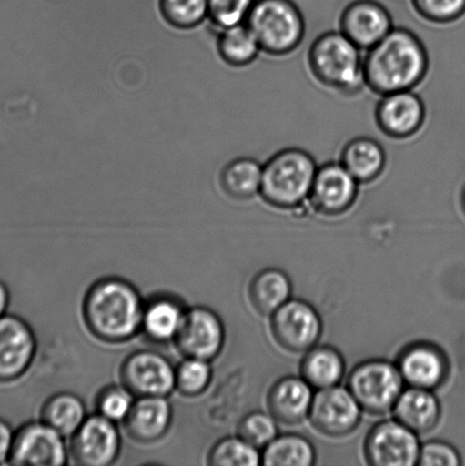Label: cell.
Listing matches in <instances>:
<instances>
[{
  "instance_id": "37",
  "label": "cell",
  "mask_w": 465,
  "mask_h": 466,
  "mask_svg": "<svg viewBox=\"0 0 465 466\" xmlns=\"http://www.w3.org/2000/svg\"><path fill=\"white\" fill-rule=\"evenodd\" d=\"M418 464L421 466H459L461 465V459L454 447L443 441H431L421 447Z\"/></svg>"
},
{
  "instance_id": "7",
  "label": "cell",
  "mask_w": 465,
  "mask_h": 466,
  "mask_svg": "<svg viewBox=\"0 0 465 466\" xmlns=\"http://www.w3.org/2000/svg\"><path fill=\"white\" fill-rule=\"evenodd\" d=\"M120 378L136 399L167 397L176 390V368L157 351L138 350L127 356Z\"/></svg>"
},
{
  "instance_id": "13",
  "label": "cell",
  "mask_w": 465,
  "mask_h": 466,
  "mask_svg": "<svg viewBox=\"0 0 465 466\" xmlns=\"http://www.w3.org/2000/svg\"><path fill=\"white\" fill-rule=\"evenodd\" d=\"M272 315V333L282 349L303 353L316 346L322 324L311 305L302 300H288Z\"/></svg>"
},
{
  "instance_id": "33",
  "label": "cell",
  "mask_w": 465,
  "mask_h": 466,
  "mask_svg": "<svg viewBox=\"0 0 465 466\" xmlns=\"http://www.w3.org/2000/svg\"><path fill=\"white\" fill-rule=\"evenodd\" d=\"M135 399L125 386L105 388L98 396V414L114 423L125 422L134 406Z\"/></svg>"
},
{
  "instance_id": "19",
  "label": "cell",
  "mask_w": 465,
  "mask_h": 466,
  "mask_svg": "<svg viewBox=\"0 0 465 466\" xmlns=\"http://www.w3.org/2000/svg\"><path fill=\"white\" fill-rule=\"evenodd\" d=\"M172 414L167 397H140L135 400L123 423L132 441L152 444L167 435L171 427Z\"/></svg>"
},
{
  "instance_id": "40",
  "label": "cell",
  "mask_w": 465,
  "mask_h": 466,
  "mask_svg": "<svg viewBox=\"0 0 465 466\" xmlns=\"http://www.w3.org/2000/svg\"><path fill=\"white\" fill-rule=\"evenodd\" d=\"M462 203H463V208L465 209V188H464L463 194H462Z\"/></svg>"
},
{
  "instance_id": "12",
  "label": "cell",
  "mask_w": 465,
  "mask_h": 466,
  "mask_svg": "<svg viewBox=\"0 0 465 466\" xmlns=\"http://www.w3.org/2000/svg\"><path fill=\"white\" fill-rule=\"evenodd\" d=\"M35 351V332L25 319L8 313L0 318V385L25 376Z\"/></svg>"
},
{
  "instance_id": "24",
  "label": "cell",
  "mask_w": 465,
  "mask_h": 466,
  "mask_svg": "<svg viewBox=\"0 0 465 466\" xmlns=\"http://www.w3.org/2000/svg\"><path fill=\"white\" fill-rule=\"evenodd\" d=\"M263 164L257 158L239 157L227 164L221 172V186L227 198L246 202L259 195Z\"/></svg>"
},
{
  "instance_id": "21",
  "label": "cell",
  "mask_w": 465,
  "mask_h": 466,
  "mask_svg": "<svg viewBox=\"0 0 465 466\" xmlns=\"http://www.w3.org/2000/svg\"><path fill=\"white\" fill-rule=\"evenodd\" d=\"M395 419L416 433H427L437 426L440 405L430 390L411 387L400 394L394 406Z\"/></svg>"
},
{
  "instance_id": "34",
  "label": "cell",
  "mask_w": 465,
  "mask_h": 466,
  "mask_svg": "<svg viewBox=\"0 0 465 466\" xmlns=\"http://www.w3.org/2000/svg\"><path fill=\"white\" fill-rule=\"evenodd\" d=\"M255 0H208V17L218 29L246 23Z\"/></svg>"
},
{
  "instance_id": "9",
  "label": "cell",
  "mask_w": 465,
  "mask_h": 466,
  "mask_svg": "<svg viewBox=\"0 0 465 466\" xmlns=\"http://www.w3.org/2000/svg\"><path fill=\"white\" fill-rule=\"evenodd\" d=\"M225 337V327L217 314L197 306L186 310L175 344L185 358L211 362L221 353Z\"/></svg>"
},
{
  "instance_id": "32",
  "label": "cell",
  "mask_w": 465,
  "mask_h": 466,
  "mask_svg": "<svg viewBox=\"0 0 465 466\" xmlns=\"http://www.w3.org/2000/svg\"><path fill=\"white\" fill-rule=\"evenodd\" d=\"M163 15L173 25L193 27L208 18V0H159Z\"/></svg>"
},
{
  "instance_id": "30",
  "label": "cell",
  "mask_w": 465,
  "mask_h": 466,
  "mask_svg": "<svg viewBox=\"0 0 465 466\" xmlns=\"http://www.w3.org/2000/svg\"><path fill=\"white\" fill-rule=\"evenodd\" d=\"M259 463L258 449L239 436L217 441L207 455V464L212 466H258Z\"/></svg>"
},
{
  "instance_id": "2",
  "label": "cell",
  "mask_w": 465,
  "mask_h": 466,
  "mask_svg": "<svg viewBox=\"0 0 465 466\" xmlns=\"http://www.w3.org/2000/svg\"><path fill=\"white\" fill-rule=\"evenodd\" d=\"M145 303L130 282L103 278L89 288L82 318L89 332L107 344H121L141 331Z\"/></svg>"
},
{
  "instance_id": "8",
  "label": "cell",
  "mask_w": 465,
  "mask_h": 466,
  "mask_svg": "<svg viewBox=\"0 0 465 466\" xmlns=\"http://www.w3.org/2000/svg\"><path fill=\"white\" fill-rule=\"evenodd\" d=\"M121 451V436L116 423L100 414L86 417L71 436L70 455L82 466H108Z\"/></svg>"
},
{
  "instance_id": "35",
  "label": "cell",
  "mask_w": 465,
  "mask_h": 466,
  "mask_svg": "<svg viewBox=\"0 0 465 466\" xmlns=\"http://www.w3.org/2000/svg\"><path fill=\"white\" fill-rule=\"evenodd\" d=\"M238 436L257 449H266L277 437L276 419L262 412H253L243 419Z\"/></svg>"
},
{
  "instance_id": "39",
  "label": "cell",
  "mask_w": 465,
  "mask_h": 466,
  "mask_svg": "<svg viewBox=\"0 0 465 466\" xmlns=\"http://www.w3.org/2000/svg\"><path fill=\"white\" fill-rule=\"evenodd\" d=\"M9 301H11V294L8 287L0 280V318L7 314Z\"/></svg>"
},
{
  "instance_id": "10",
  "label": "cell",
  "mask_w": 465,
  "mask_h": 466,
  "mask_svg": "<svg viewBox=\"0 0 465 466\" xmlns=\"http://www.w3.org/2000/svg\"><path fill=\"white\" fill-rule=\"evenodd\" d=\"M68 451L64 437L43 421L23 424L14 435L11 465L62 466Z\"/></svg>"
},
{
  "instance_id": "1",
  "label": "cell",
  "mask_w": 465,
  "mask_h": 466,
  "mask_svg": "<svg viewBox=\"0 0 465 466\" xmlns=\"http://www.w3.org/2000/svg\"><path fill=\"white\" fill-rule=\"evenodd\" d=\"M430 70L426 46L413 31L394 27L363 57L366 86L380 96L413 90Z\"/></svg>"
},
{
  "instance_id": "14",
  "label": "cell",
  "mask_w": 465,
  "mask_h": 466,
  "mask_svg": "<svg viewBox=\"0 0 465 466\" xmlns=\"http://www.w3.org/2000/svg\"><path fill=\"white\" fill-rule=\"evenodd\" d=\"M361 406L349 390L330 387L313 397L309 419L318 431L329 437L353 432L361 420Z\"/></svg>"
},
{
  "instance_id": "27",
  "label": "cell",
  "mask_w": 465,
  "mask_h": 466,
  "mask_svg": "<svg viewBox=\"0 0 465 466\" xmlns=\"http://www.w3.org/2000/svg\"><path fill=\"white\" fill-rule=\"evenodd\" d=\"M86 419L84 401L71 392H59L45 400L41 421L64 438L71 437Z\"/></svg>"
},
{
  "instance_id": "28",
  "label": "cell",
  "mask_w": 465,
  "mask_h": 466,
  "mask_svg": "<svg viewBox=\"0 0 465 466\" xmlns=\"http://www.w3.org/2000/svg\"><path fill=\"white\" fill-rule=\"evenodd\" d=\"M217 48L221 57L235 67H248L257 61L261 47L246 23L218 32Z\"/></svg>"
},
{
  "instance_id": "22",
  "label": "cell",
  "mask_w": 465,
  "mask_h": 466,
  "mask_svg": "<svg viewBox=\"0 0 465 466\" xmlns=\"http://www.w3.org/2000/svg\"><path fill=\"white\" fill-rule=\"evenodd\" d=\"M386 161V152L379 141L370 137H358L345 145L339 162L359 185H367L382 175Z\"/></svg>"
},
{
  "instance_id": "18",
  "label": "cell",
  "mask_w": 465,
  "mask_h": 466,
  "mask_svg": "<svg viewBox=\"0 0 465 466\" xmlns=\"http://www.w3.org/2000/svg\"><path fill=\"white\" fill-rule=\"evenodd\" d=\"M398 368L404 382L430 390L440 386L449 372L443 351L426 342L408 347L400 355Z\"/></svg>"
},
{
  "instance_id": "25",
  "label": "cell",
  "mask_w": 465,
  "mask_h": 466,
  "mask_svg": "<svg viewBox=\"0 0 465 466\" xmlns=\"http://www.w3.org/2000/svg\"><path fill=\"white\" fill-rule=\"evenodd\" d=\"M291 285L288 277L276 268L264 269L249 287V299L259 314L270 315L289 300Z\"/></svg>"
},
{
  "instance_id": "36",
  "label": "cell",
  "mask_w": 465,
  "mask_h": 466,
  "mask_svg": "<svg viewBox=\"0 0 465 466\" xmlns=\"http://www.w3.org/2000/svg\"><path fill=\"white\" fill-rule=\"evenodd\" d=\"M414 9L426 21L448 25L465 14V0H412Z\"/></svg>"
},
{
  "instance_id": "26",
  "label": "cell",
  "mask_w": 465,
  "mask_h": 466,
  "mask_svg": "<svg viewBox=\"0 0 465 466\" xmlns=\"http://www.w3.org/2000/svg\"><path fill=\"white\" fill-rule=\"evenodd\" d=\"M343 356L332 347H313L302 363V376L317 390L339 385L344 377Z\"/></svg>"
},
{
  "instance_id": "6",
  "label": "cell",
  "mask_w": 465,
  "mask_h": 466,
  "mask_svg": "<svg viewBox=\"0 0 465 466\" xmlns=\"http://www.w3.org/2000/svg\"><path fill=\"white\" fill-rule=\"evenodd\" d=\"M404 379L396 365L386 360H368L350 373L349 390L364 410L384 414L393 410L403 392Z\"/></svg>"
},
{
  "instance_id": "5",
  "label": "cell",
  "mask_w": 465,
  "mask_h": 466,
  "mask_svg": "<svg viewBox=\"0 0 465 466\" xmlns=\"http://www.w3.org/2000/svg\"><path fill=\"white\" fill-rule=\"evenodd\" d=\"M262 53L285 56L298 49L305 36V20L293 0H255L246 21Z\"/></svg>"
},
{
  "instance_id": "23",
  "label": "cell",
  "mask_w": 465,
  "mask_h": 466,
  "mask_svg": "<svg viewBox=\"0 0 465 466\" xmlns=\"http://www.w3.org/2000/svg\"><path fill=\"white\" fill-rule=\"evenodd\" d=\"M186 309L170 296H157L145 303L141 331L150 341L166 344L175 341Z\"/></svg>"
},
{
  "instance_id": "38",
  "label": "cell",
  "mask_w": 465,
  "mask_h": 466,
  "mask_svg": "<svg viewBox=\"0 0 465 466\" xmlns=\"http://www.w3.org/2000/svg\"><path fill=\"white\" fill-rule=\"evenodd\" d=\"M14 435L11 426L4 419L0 418V464L8 463L11 455Z\"/></svg>"
},
{
  "instance_id": "11",
  "label": "cell",
  "mask_w": 465,
  "mask_h": 466,
  "mask_svg": "<svg viewBox=\"0 0 465 466\" xmlns=\"http://www.w3.org/2000/svg\"><path fill=\"white\" fill-rule=\"evenodd\" d=\"M420 444L417 433L398 420L377 424L366 441L368 462L375 466H413L418 464Z\"/></svg>"
},
{
  "instance_id": "31",
  "label": "cell",
  "mask_w": 465,
  "mask_h": 466,
  "mask_svg": "<svg viewBox=\"0 0 465 466\" xmlns=\"http://www.w3.org/2000/svg\"><path fill=\"white\" fill-rule=\"evenodd\" d=\"M212 380L208 360L185 358L176 368V390L187 397H196L207 390Z\"/></svg>"
},
{
  "instance_id": "3",
  "label": "cell",
  "mask_w": 465,
  "mask_h": 466,
  "mask_svg": "<svg viewBox=\"0 0 465 466\" xmlns=\"http://www.w3.org/2000/svg\"><path fill=\"white\" fill-rule=\"evenodd\" d=\"M308 66L321 85L344 96H355L366 86L361 49L341 32L318 35L308 50Z\"/></svg>"
},
{
  "instance_id": "29",
  "label": "cell",
  "mask_w": 465,
  "mask_h": 466,
  "mask_svg": "<svg viewBox=\"0 0 465 466\" xmlns=\"http://www.w3.org/2000/svg\"><path fill=\"white\" fill-rule=\"evenodd\" d=\"M316 451L307 438L298 435L276 437L264 450L262 463L268 466H311Z\"/></svg>"
},
{
  "instance_id": "4",
  "label": "cell",
  "mask_w": 465,
  "mask_h": 466,
  "mask_svg": "<svg viewBox=\"0 0 465 466\" xmlns=\"http://www.w3.org/2000/svg\"><path fill=\"white\" fill-rule=\"evenodd\" d=\"M318 166L312 155L299 148H287L263 164L259 195L273 208H299L309 194Z\"/></svg>"
},
{
  "instance_id": "20",
  "label": "cell",
  "mask_w": 465,
  "mask_h": 466,
  "mask_svg": "<svg viewBox=\"0 0 465 466\" xmlns=\"http://www.w3.org/2000/svg\"><path fill=\"white\" fill-rule=\"evenodd\" d=\"M313 397L312 386L304 378H284L268 392V410L278 421L298 424L309 414Z\"/></svg>"
},
{
  "instance_id": "16",
  "label": "cell",
  "mask_w": 465,
  "mask_h": 466,
  "mask_svg": "<svg viewBox=\"0 0 465 466\" xmlns=\"http://www.w3.org/2000/svg\"><path fill=\"white\" fill-rule=\"evenodd\" d=\"M341 34L361 50L379 44L394 29L389 9L376 0H354L345 7L339 21Z\"/></svg>"
},
{
  "instance_id": "17",
  "label": "cell",
  "mask_w": 465,
  "mask_h": 466,
  "mask_svg": "<svg viewBox=\"0 0 465 466\" xmlns=\"http://www.w3.org/2000/svg\"><path fill=\"white\" fill-rule=\"evenodd\" d=\"M375 116L382 134L393 139H408L420 131L426 120V107L412 90L399 91L381 96Z\"/></svg>"
},
{
  "instance_id": "15",
  "label": "cell",
  "mask_w": 465,
  "mask_h": 466,
  "mask_svg": "<svg viewBox=\"0 0 465 466\" xmlns=\"http://www.w3.org/2000/svg\"><path fill=\"white\" fill-rule=\"evenodd\" d=\"M359 188V181L343 164L329 162L318 167L308 199L323 216H340L357 202Z\"/></svg>"
}]
</instances>
